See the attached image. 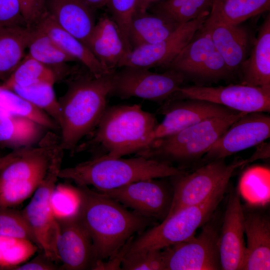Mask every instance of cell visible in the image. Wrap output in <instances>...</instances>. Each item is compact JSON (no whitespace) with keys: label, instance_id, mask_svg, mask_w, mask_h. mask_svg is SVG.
Returning <instances> with one entry per match:
<instances>
[{"label":"cell","instance_id":"ee69618b","mask_svg":"<svg viewBox=\"0 0 270 270\" xmlns=\"http://www.w3.org/2000/svg\"><path fill=\"white\" fill-rule=\"evenodd\" d=\"M164 0H137L135 11H146L153 5Z\"/></svg>","mask_w":270,"mask_h":270},{"label":"cell","instance_id":"83f0119b","mask_svg":"<svg viewBox=\"0 0 270 270\" xmlns=\"http://www.w3.org/2000/svg\"><path fill=\"white\" fill-rule=\"evenodd\" d=\"M32 32L26 26H0V80H6L19 65Z\"/></svg>","mask_w":270,"mask_h":270},{"label":"cell","instance_id":"ac0fdd59","mask_svg":"<svg viewBox=\"0 0 270 270\" xmlns=\"http://www.w3.org/2000/svg\"><path fill=\"white\" fill-rule=\"evenodd\" d=\"M265 113H248L235 121L206 152L204 158L210 162L224 158L269 138L270 116Z\"/></svg>","mask_w":270,"mask_h":270},{"label":"cell","instance_id":"f546056e","mask_svg":"<svg viewBox=\"0 0 270 270\" xmlns=\"http://www.w3.org/2000/svg\"><path fill=\"white\" fill-rule=\"evenodd\" d=\"M212 2L213 0H164L148 10L180 26L210 12Z\"/></svg>","mask_w":270,"mask_h":270},{"label":"cell","instance_id":"7402d4cb","mask_svg":"<svg viewBox=\"0 0 270 270\" xmlns=\"http://www.w3.org/2000/svg\"><path fill=\"white\" fill-rule=\"evenodd\" d=\"M46 10L62 28L88 46L96 24L92 10L80 0H47Z\"/></svg>","mask_w":270,"mask_h":270},{"label":"cell","instance_id":"b9f144b4","mask_svg":"<svg viewBox=\"0 0 270 270\" xmlns=\"http://www.w3.org/2000/svg\"><path fill=\"white\" fill-rule=\"evenodd\" d=\"M32 260L14 266L15 270H62L54 261L48 257L43 252Z\"/></svg>","mask_w":270,"mask_h":270},{"label":"cell","instance_id":"d6a6232c","mask_svg":"<svg viewBox=\"0 0 270 270\" xmlns=\"http://www.w3.org/2000/svg\"><path fill=\"white\" fill-rule=\"evenodd\" d=\"M27 48L28 56L50 68V66H58L67 62L77 61L60 48L46 34L36 27L32 28Z\"/></svg>","mask_w":270,"mask_h":270},{"label":"cell","instance_id":"5bb4252c","mask_svg":"<svg viewBox=\"0 0 270 270\" xmlns=\"http://www.w3.org/2000/svg\"><path fill=\"white\" fill-rule=\"evenodd\" d=\"M157 179L140 180L100 192L142 216L163 220L171 206L173 189Z\"/></svg>","mask_w":270,"mask_h":270},{"label":"cell","instance_id":"d590c367","mask_svg":"<svg viewBox=\"0 0 270 270\" xmlns=\"http://www.w3.org/2000/svg\"><path fill=\"white\" fill-rule=\"evenodd\" d=\"M50 205L56 218H62L79 214L80 196L76 187L59 184H56L50 196Z\"/></svg>","mask_w":270,"mask_h":270},{"label":"cell","instance_id":"7bdbcfd3","mask_svg":"<svg viewBox=\"0 0 270 270\" xmlns=\"http://www.w3.org/2000/svg\"><path fill=\"white\" fill-rule=\"evenodd\" d=\"M28 148L14 150L6 154L0 155V172L7 165L18 158Z\"/></svg>","mask_w":270,"mask_h":270},{"label":"cell","instance_id":"ba28073f","mask_svg":"<svg viewBox=\"0 0 270 270\" xmlns=\"http://www.w3.org/2000/svg\"><path fill=\"white\" fill-rule=\"evenodd\" d=\"M64 154V150L59 142L54 149L44 178L34 192L30 201L22 210L37 246L56 263L60 260L56 251L58 225L51 208L50 196L62 168Z\"/></svg>","mask_w":270,"mask_h":270},{"label":"cell","instance_id":"d6986e66","mask_svg":"<svg viewBox=\"0 0 270 270\" xmlns=\"http://www.w3.org/2000/svg\"><path fill=\"white\" fill-rule=\"evenodd\" d=\"M244 236V215L240 195L232 191L219 236L221 270H242L246 250Z\"/></svg>","mask_w":270,"mask_h":270},{"label":"cell","instance_id":"277c9868","mask_svg":"<svg viewBox=\"0 0 270 270\" xmlns=\"http://www.w3.org/2000/svg\"><path fill=\"white\" fill-rule=\"evenodd\" d=\"M184 172L166 161L155 158L96 156L73 166L62 168L58 178L71 180L77 186H92L102 192L140 180L172 177Z\"/></svg>","mask_w":270,"mask_h":270},{"label":"cell","instance_id":"cb8c5ba5","mask_svg":"<svg viewBox=\"0 0 270 270\" xmlns=\"http://www.w3.org/2000/svg\"><path fill=\"white\" fill-rule=\"evenodd\" d=\"M34 27L46 34L60 48L95 76L112 72L99 62L86 46L62 28L47 11Z\"/></svg>","mask_w":270,"mask_h":270},{"label":"cell","instance_id":"8992f818","mask_svg":"<svg viewBox=\"0 0 270 270\" xmlns=\"http://www.w3.org/2000/svg\"><path fill=\"white\" fill-rule=\"evenodd\" d=\"M228 185L216 190L203 202L184 208L164 218L160 224L147 228L134 240L132 238L125 245L123 255L162 250L194 236L197 229L209 220L217 208Z\"/></svg>","mask_w":270,"mask_h":270},{"label":"cell","instance_id":"603a6c76","mask_svg":"<svg viewBox=\"0 0 270 270\" xmlns=\"http://www.w3.org/2000/svg\"><path fill=\"white\" fill-rule=\"evenodd\" d=\"M246 244L242 270H270V222L257 213L244 216Z\"/></svg>","mask_w":270,"mask_h":270},{"label":"cell","instance_id":"836d02e7","mask_svg":"<svg viewBox=\"0 0 270 270\" xmlns=\"http://www.w3.org/2000/svg\"><path fill=\"white\" fill-rule=\"evenodd\" d=\"M54 84L50 82H42L26 87L15 86L10 90L46 113L60 126V108L58 100L54 89Z\"/></svg>","mask_w":270,"mask_h":270},{"label":"cell","instance_id":"4fadbf2b","mask_svg":"<svg viewBox=\"0 0 270 270\" xmlns=\"http://www.w3.org/2000/svg\"><path fill=\"white\" fill-rule=\"evenodd\" d=\"M219 236L214 226L206 224L196 237L162 249L165 270H221Z\"/></svg>","mask_w":270,"mask_h":270},{"label":"cell","instance_id":"e0dca14e","mask_svg":"<svg viewBox=\"0 0 270 270\" xmlns=\"http://www.w3.org/2000/svg\"><path fill=\"white\" fill-rule=\"evenodd\" d=\"M210 12H205L181 25L160 42L133 49L126 56L122 67L165 68L202 28Z\"/></svg>","mask_w":270,"mask_h":270},{"label":"cell","instance_id":"9a60e30c","mask_svg":"<svg viewBox=\"0 0 270 270\" xmlns=\"http://www.w3.org/2000/svg\"><path fill=\"white\" fill-rule=\"evenodd\" d=\"M56 220V248L62 270H100L104 261L98 260L90 236L79 214Z\"/></svg>","mask_w":270,"mask_h":270},{"label":"cell","instance_id":"74e56055","mask_svg":"<svg viewBox=\"0 0 270 270\" xmlns=\"http://www.w3.org/2000/svg\"><path fill=\"white\" fill-rule=\"evenodd\" d=\"M120 265V269L124 270H165L162 250L124 254L122 256Z\"/></svg>","mask_w":270,"mask_h":270},{"label":"cell","instance_id":"5b68a950","mask_svg":"<svg viewBox=\"0 0 270 270\" xmlns=\"http://www.w3.org/2000/svg\"><path fill=\"white\" fill-rule=\"evenodd\" d=\"M60 141L48 130L36 146L28 147L0 172V208L20 204L35 192L49 167L52 152Z\"/></svg>","mask_w":270,"mask_h":270},{"label":"cell","instance_id":"6da1fadb","mask_svg":"<svg viewBox=\"0 0 270 270\" xmlns=\"http://www.w3.org/2000/svg\"><path fill=\"white\" fill-rule=\"evenodd\" d=\"M79 215L92 238L98 260L112 259L136 234L152 226L154 220L130 210L116 200L87 186H77Z\"/></svg>","mask_w":270,"mask_h":270},{"label":"cell","instance_id":"7a4b0ae2","mask_svg":"<svg viewBox=\"0 0 270 270\" xmlns=\"http://www.w3.org/2000/svg\"><path fill=\"white\" fill-rule=\"evenodd\" d=\"M114 72L96 76L83 66L66 80L67 90L58 99L60 145L64 150L74 152L81 140L96 126L108 106Z\"/></svg>","mask_w":270,"mask_h":270},{"label":"cell","instance_id":"52a82bcc","mask_svg":"<svg viewBox=\"0 0 270 270\" xmlns=\"http://www.w3.org/2000/svg\"><path fill=\"white\" fill-rule=\"evenodd\" d=\"M246 114L236 112L204 120L170 136L154 140L147 148L136 156L178 161L200 158L230 125Z\"/></svg>","mask_w":270,"mask_h":270},{"label":"cell","instance_id":"1f68e13d","mask_svg":"<svg viewBox=\"0 0 270 270\" xmlns=\"http://www.w3.org/2000/svg\"><path fill=\"white\" fill-rule=\"evenodd\" d=\"M57 80L56 76L51 68L27 54L11 75L0 86L10 90L15 86L26 87L42 82L54 84Z\"/></svg>","mask_w":270,"mask_h":270},{"label":"cell","instance_id":"ab89813d","mask_svg":"<svg viewBox=\"0 0 270 270\" xmlns=\"http://www.w3.org/2000/svg\"><path fill=\"white\" fill-rule=\"evenodd\" d=\"M47 0H18L27 27L33 28L46 11Z\"/></svg>","mask_w":270,"mask_h":270},{"label":"cell","instance_id":"d4e9b609","mask_svg":"<svg viewBox=\"0 0 270 270\" xmlns=\"http://www.w3.org/2000/svg\"><path fill=\"white\" fill-rule=\"evenodd\" d=\"M250 55L240 70L241 83L254 86H270V14L260 26Z\"/></svg>","mask_w":270,"mask_h":270},{"label":"cell","instance_id":"4316f807","mask_svg":"<svg viewBox=\"0 0 270 270\" xmlns=\"http://www.w3.org/2000/svg\"><path fill=\"white\" fill-rule=\"evenodd\" d=\"M49 130L30 119L0 112V146L14 150L34 146Z\"/></svg>","mask_w":270,"mask_h":270},{"label":"cell","instance_id":"8d00e7d4","mask_svg":"<svg viewBox=\"0 0 270 270\" xmlns=\"http://www.w3.org/2000/svg\"><path fill=\"white\" fill-rule=\"evenodd\" d=\"M0 235L28 240L36 245L35 238L22 210L0 208Z\"/></svg>","mask_w":270,"mask_h":270},{"label":"cell","instance_id":"44dd1931","mask_svg":"<svg viewBox=\"0 0 270 270\" xmlns=\"http://www.w3.org/2000/svg\"><path fill=\"white\" fill-rule=\"evenodd\" d=\"M88 46L112 72L122 67L128 54L118 26L106 13L102 14L96 23Z\"/></svg>","mask_w":270,"mask_h":270},{"label":"cell","instance_id":"8fae6325","mask_svg":"<svg viewBox=\"0 0 270 270\" xmlns=\"http://www.w3.org/2000/svg\"><path fill=\"white\" fill-rule=\"evenodd\" d=\"M172 98L204 100L246 113L270 111V86L240 84L218 86H181Z\"/></svg>","mask_w":270,"mask_h":270},{"label":"cell","instance_id":"e575fe53","mask_svg":"<svg viewBox=\"0 0 270 270\" xmlns=\"http://www.w3.org/2000/svg\"><path fill=\"white\" fill-rule=\"evenodd\" d=\"M38 250L28 240L0 235V267L12 270L25 262Z\"/></svg>","mask_w":270,"mask_h":270},{"label":"cell","instance_id":"ffe728a7","mask_svg":"<svg viewBox=\"0 0 270 270\" xmlns=\"http://www.w3.org/2000/svg\"><path fill=\"white\" fill-rule=\"evenodd\" d=\"M203 26L230 71L232 72L240 70L252 46L251 36L247 28L241 24H228L208 18Z\"/></svg>","mask_w":270,"mask_h":270},{"label":"cell","instance_id":"2e32d148","mask_svg":"<svg viewBox=\"0 0 270 270\" xmlns=\"http://www.w3.org/2000/svg\"><path fill=\"white\" fill-rule=\"evenodd\" d=\"M236 112H239L204 100L170 98L157 110L164 118L156 127L154 140L170 136L204 120Z\"/></svg>","mask_w":270,"mask_h":270},{"label":"cell","instance_id":"3957f363","mask_svg":"<svg viewBox=\"0 0 270 270\" xmlns=\"http://www.w3.org/2000/svg\"><path fill=\"white\" fill-rule=\"evenodd\" d=\"M155 115L138 104L107 106L86 140L74 152L88 151L94 156L120 158L147 148L154 140Z\"/></svg>","mask_w":270,"mask_h":270},{"label":"cell","instance_id":"60d3db41","mask_svg":"<svg viewBox=\"0 0 270 270\" xmlns=\"http://www.w3.org/2000/svg\"><path fill=\"white\" fill-rule=\"evenodd\" d=\"M26 26L18 0H0V26Z\"/></svg>","mask_w":270,"mask_h":270},{"label":"cell","instance_id":"f1b7e54d","mask_svg":"<svg viewBox=\"0 0 270 270\" xmlns=\"http://www.w3.org/2000/svg\"><path fill=\"white\" fill-rule=\"evenodd\" d=\"M270 10V0H213L208 18L225 24H238Z\"/></svg>","mask_w":270,"mask_h":270},{"label":"cell","instance_id":"30bf717a","mask_svg":"<svg viewBox=\"0 0 270 270\" xmlns=\"http://www.w3.org/2000/svg\"><path fill=\"white\" fill-rule=\"evenodd\" d=\"M120 68L114 72L109 96L122 100L136 97L164 102L177 92L185 80L182 74L172 70L158 73L142 68Z\"/></svg>","mask_w":270,"mask_h":270},{"label":"cell","instance_id":"7c38bea8","mask_svg":"<svg viewBox=\"0 0 270 270\" xmlns=\"http://www.w3.org/2000/svg\"><path fill=\"white\" fill-rule=\"evenodd\" d=\"M165 68L180 72L185 78L206 80L224 78L232 74L204 26Z\"/></svg>","mask_w":270,"mask_h":270},{"label":"cell","instance_id":"9c48e42d","mask_svg":"<svg viewBox=\"0 0 270 270\" xmlns=\"http://www.w3.org/2000/svg\"><path fill=\"white\" fill-rule=\"evenodd\" d=\"M248 164L246 160L227 164L224 158L210 161L190 174L172 176L173 196L166 218L178 210L199 204L216 190L228 185L234 172Z\"/></svg>","mask_w":270,"mask_h":270},{"label":"cell","instance_id":"f35d334b","mask_svg":"<svg viewBox=\"0 0 270 270\" xmlns=\"http://www.w3.org/2000/svg\"><path fill=\"white\" fill-rule=\"evenodd\" d=\"M137 0H108L106 6L118 26L128 52L132 51L128 40V29L136 10Z\"/></svg>","mask_w":270,"mask_h":270},{"label":"cell","instance_id":"484cf974","mask_svg":"<svg viewBox=\"0 0 270 270\" xmlns=\"http://www.w3.org/2000/svg\"><path fill=\"white\" fill-rule=\"evenodd\" d=\"M179 26L148 10L135 11L128 29V40L132 50L160 42Z\"/></svg>","mask_w":270,"mask_h":270},{"label":"cell","instance_id":"4dcf8cb0","mask_svg":"<svg viewBox=\"0 0 270 270\" xmlns=\"http://www.w3.org/2000/svg\"><path fill=\"white\" fill-rule=\"evenodd\" d=\"M0 112L32 120L49 130L60 131L59 126L46 113L10 90L0 86Z\"/></svg>","mask_w":270,"mask_h":270},{"label":"cell","instance_id":"f6af8a7d","mask_svg":"<svg viewBox=\"0 0 270 270\" xmlns=\"http://www.w3.org/2000/svg\"><path fill=\"white\" fill-rule=\"evenodd\" d=\"M93 10L106 6L108 0H80Z\"/></svg>","mask_w":270,"mask_h":270}]
</instances>
